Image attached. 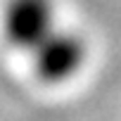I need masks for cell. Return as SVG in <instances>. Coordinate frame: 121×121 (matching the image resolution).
I'll return each mask as SVG.
<instances>
[{
    "mask_svg": "<svg viewBox=\"0 0 121 121\" xmlns=\"http://www.w3.org/2000/svg\"><path fill=\"white\" fill-rule=\"evenodd\" d=\"M29 55L36 76L48 86H57L67 83L81 71L88 55V45L76 31L55 26Z\"/></svg>",
    "mask_w": 121,
    "mask_h": 121,
    "instance_id": "cell-1",
    "label": "cell"
},
{
    "mask_svg": "<svg viewBox=\"0 0 121 121\" xmlns=\"http://www.w3.org/2000/svg\"><path fill=\"white\" fill-rule=\"evenodd\" d=\"M55 26V0H7L3 10V33L17 50L31 52Z\"/></svg>",
    "mask_w": 121,
    "mask_h": 121,
    "instance_id": "cell-2",
    "label": "cell"
}]
</instances>
